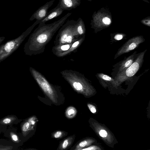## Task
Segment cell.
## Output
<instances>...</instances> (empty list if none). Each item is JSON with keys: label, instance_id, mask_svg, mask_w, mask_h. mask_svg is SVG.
<instances>
[{"label": "cell", "instance_id": "cell-10", "mask_svg": "<svg viewBox=\"0 0 150 150\" xmlns=\"http://www.w3.org/2000/svg\"><path fill=\"white\" fill-rule=\"evenodd\" d=\"M63 11L64 10L60 7L59 4H58L56 7L48 12L46 16L40 20L39 23H45L46 22L59 16Z\"/></svg>", "mask_w": 150, "mask_h": 150}, {"label": "cell", "instance_id": "cell-2", "mask_svg": "<svg viewBox=\"0 0 150 150\" xmlns=\"http://www.w3.org/2000/svg\"><path fill=\"white\" fill-rule=\"evenodd\" d=\"M76 21H68L60 29L55 40L54 46L71 44L79 39L80 36L78 34L76 28Z\"/></svg>", "mask_w": 150, "mask_h": 150}, {"label": "cell", "instance_id": "cell-23", "mask_svg": "<svg viewBox=\"0 0 150 150\" xmlns=\"http://www.w3.org/2000/svg\"><path fill=\"white\" fill-rule=\"evenodd\" d=\"M99 134L100 137H105L107 135V132L105 130L102 129L99 132Z\"/></svg>", "mask_w": 150, "mask_h": 150}, {"label": "cell", "instance_id": "cell-13", "mask_svg": "<svg viewBox=\"0 0 150 150\" xmlns=\"http://www.w3.org/2000/svg\"><path fill=\"white\" fill-rule=\"evenodd\" d=\"M84 38L82 37L77 40L74 42L72 43L70 48L67 51L63 52L59 55V56H62L69 54L70 53L74 52V51L76 50L78 47L80 45L81 43L83 42Z\"/></svg>", "mask_w": 150, "mask_h": 150}, {"label": "cell", "instance_id": "cell-6", "mask_svg": "<svg viewBox=\"0 0 150 150\" xmlns=\"http://www.w3.org/2000/svg\"><path fill=\"white\" fill-rule=\"evenodd\" d=\"M146 51L140 53L132 64L126 70L117 74L115 81L122 82L134 76L141 67Z\"/></svg>", "mask_w": 150, "mask_h": 150}, {"label": "cell", "instance_id": "cell-19", "mask_svg": "<svg viewBox=\"0 0 150 150\" xmlns=\"http://www.w3.org/2000/svg\"><path fill=\"white\" fill-rule=\"evenodd\" d=\"M37 121L38 120L36 117L34 116L29 119L28 122L31 125L34 126L36 124Z\"/></svg>", "mask_w": 150, "mask_h": 150}, {"label": "cell", "instance_id": "cell-26", "mask_svg": "<svg viewBox=\"0 0 150 150\" xmlns=\"http://www.w3.org/2000/svg\"><path fill=\"white\" fill-rule=\"evenodd\" d=\"M97 147L95 146H91L87 148H83L82 149V150H96L97 149L96 148Z\"/></svg>", "mask_w": 150, "mask_h": 150}, {"label": "cell", "instance_id": "cell-11", "mask_svg": "<svg viewBox=\"0 0 150 150\" xmlns=\"http://www.w3.org/2000/svg\"><path fill=\"white\" fill-rule=\"evenodd\" d=\"M136 54V52H135L121 63L118 69L117 74L120 73L126 70L132 64L135 60Z\"/></svg>", "mask_w": 150, "mask_h": 150}, {"label": "cell", "instance_id": "cell-9", "mask_svg": "<svg viewBox=\"0 0 150 150\" xmlns=\"http://www.w3.org/2000/svg\"><path fill=\"white\" fill-rule=\"evenodd\" d=\"M81 3V0H59L58 4L64 10H70L76 8Z\"/></svg>", "mask_w": 150, "mask_h": 150}, {"label": "cell", "instance_id": "cell-16", "mask_svg": "<svg viewBox=\"0 0 150 150\" xmlns=\"http://www.w3.org/2000/svg\"><path fill=\"white\" fill-rule=\"evenodd\" d=\"M91 143V141L89 140H83L77 144L74 149L81 150L86 146H88Z\"/></svg>", "mask_w": 150, "mask_h": 150}, {"label": "cell", "instance_id": "cell-17", "mask_svg": "<svg viewBox=\"0 0 150 150\" xmlns=\"http://www.w3.org/2000/svg\"><path fill=\"white\" fill-rule=\"evenodd\" d=\"M67 135V133L61 130H57L51 134L52 137L55 139H61Z\"/></svg>", "mask_w": 150, "mask_h": 150}, {"label": "cell", "instance_id": "cell-15", "mask_svg": "<svg viewBox=\"0 0 150 150\" xmlns=\"http://www.w3.org/2000/svg\"><path fill=\"white\" fill-rule=\"evenodd\" d=\"M77 113V110L74 107L70 106L66 110L65 115L67 118L71 119L73 118L76 116Z\"/></svg>", "mask_w": 150, "mask_h": 150}, {"label": "cell", "instance_id": "cell-14", "mask_svg": "<svg viewBox=\"0 0 150 150\" xmlns=\"http://www.w3.org/2000/svg\"><path fill=\"white\" fill-rule=\"evenodd\" d=\"M76 26L77 32L79 35L81 36L85 34V27L81 18H79L76 21Z\"/></svg>", "mask_w": 150, "mask_h": 150}, {"label": "cell", "instance_id": "cell-12", "mask_svg": "<svg viewBox=\"0 0 150 150\" xmlns=\"http://www.w3.org/2000/svg\"><path fill=\"white\" fill-rule=\"evenodd\" d=\"M75 137L74 134L64 139L60 143L57 150H64L67 149L72 144Z\"/></svg>", "mask_w": 150, "mask_h": 150}, {"label": "cell", "instance_id": "cell-3", "mask_svg": "<svg viewBox=\"0 0 150 150\" xmlns=\"http://www.w3.org/2000/svg\"><path fill=\"white\" fill-rule=\"evenodd\" d=\"M39 21L36 20L31 26L18 37L8 40L0 45V62L5 60L18 48L34 27L39 23Z\"/></svg>", "mask_w": 150, "mask_h": 150}, {"label": "cell", "instance_id": "cell-7", "mask_svg": "<svg viewBox=\"0 0 150 150\" xmlns=\"http://www.w3.org/2000/svg\"><path fill=\"white\" fill-rule=\"evenodd\" d=\"M144 39L142 36H137L129 40L118 50L115 54L114 59L124 54L127 53L132 51L143 42Z\"/></svg>", "mask_w": 150, "mask_h": 150}, {"label": "cell", "instance_id": "cell-27", "mask_svg": "<svg viewBox=\"0 0 150 150\" xmlns=\"http://www.w3.org/2000/svg\"><path fill=\"white\" fill-rule=\"evenodd\" d=\"M11 137L12 140L15 141L16 142L18 140V138L17 136L14 134H11Z\"/></svg>", "mask_w": 150, "mask_h": 150}, {"label": "cell", "instance_id": "cell-4", "mask_svg": "<svg viewBox=\"0 0 150 150\" xmlns=\"http://www.w3.org/2000/svg\"><path fill=\"white\" fill-rule=\"evenodd\" d=\"M63 77L76 92L87 94L88 87L84 77L76 71L66 70L61 72Z\"/></svg>", "mask_w": 150, "mask_h": 150}, {"label": "cell", "instance_id": "cell-18", "mask_svg": "<svg viewBox=\"0 0 150 150\" xmlns=\"http://www.w3.org/2000/svg\"><path fill=\"white\" fill-rule=\"evenodd\" d=\"M98 76L101 79L108 81H114V80L112 79L110 76L103 73H99L98 74Z\"/></svg>", "mask_w": 150, "mask_h": 150}, {"label": "cell", "instance_id": "cell-8", "mask_svg": "<svg viewBox=\"0 0 150 150\" xmlns=\"http://www.w3.org/2000/svg\"><path fill=\"white\" fill-rule=\"evenodd\" d=\"M55 0H52L39 8L32 15L29 20L32 21L36 19L40 21L45 18L48 13V10L54 4Z\"/></svg>", "mask_w": 150, "mask_h": 150}, {"label": "cell", "instance_id": "cell-21", "mask_svg": "<svg viewBox=\"0 0 150 150\" xmlns=\"http://www.w3.org/2000/svg\"><path fill=\"white\" fill-rule=\"evenodd\" d=\"M87 105L89 109L92 113H95L96 112V109L94 105L90 104H88Z\"/></svg>", "mask_w": 150, "mask_h": 150}, {"label": "cell", "instance_id": "cell-20", "mask_svg": "<svg viewBox=\"0 0 150 150\" xmlns=\"http://www.w3.org/2000/svg\"><path fill=\"white\" fill-rule=\"evenodd\" d=\"M30 125H31L28 122H25L22 127L23 131L24 132L27 131L30 129Z\"/></svg>", "mask_w": 150, "mask_h": 150}, {"label": "cell", "instance_id": "cell-25", "mask_svg": "<svg viewBox=\"0 0 150 150\" xmlns=\"http://www.w3.org/2000/svg\"><path fill=\"white\" fill-rule=\"evenodd\" d=\"M11 121V118L9 117L6 118L2 121V122L5 124H7L10 123Z\"/></svg>", "mask_w": 150, "mask_h": 150}, {"label": "cell", "instance_id": "cell-5", "mask_svg": "<svg viewBox=\"0 0 150 150\" xmlns=\"http://www.w3.org/2000/svg\"><path fill=\"white\" fill-rule=\"evenodd\" d=\"M29 70L44 93L53 103L57 104L58 96L55 86L50 83L41 74L33 67H30Z\"/></svg>", "mask_w": 150, "mask_h": 150}, {"label": "cell", "instance_id": "cell-22", "mask_svg": "<svg viewBox=\"0 0 150 150\" xmlns=\"http://www.w3.org/2000/svg\"><path fill=\"white\" fill-rule=\"evenodd\" d=\"M103 23L105 25H109L111 23L110 19L108 17L104 18L102 20Z\"/></svg>", "mask_w": 150, "mask_h": 150}, {"label": "cell", "instance_id": "cell-28", "mask_svg": "<svg viewBox=\"0 0 150 150\" xmlns=\"http://www.w3.org/2000/svg\"><path fill=\"white\" fill-rule=\"evenodd\" d=\"M5 39L4 37H0V44Z\"/></svg>", "mask_w": 150, "mask_h": 150}, {"label": "cell", "instance_id": "cell-1", "mask_svg": "<svg viewBox=\"0 0 150 150\" xmlns=\"http://www.w3.org/2000/svg\"><path fill=\"white\" fill-rule=\"evenodd\" d=\"M71 14L68 13L58 20L49 24L39 23L24 45L25 54L32 56L43 53L54 34Z\"/></svg>", "mask_w": 150, "mask_h": 150}, {"label": "cell", "instance_id": "cell-24", "mask_svg": "<svg viewBox=\"0 0 150 150\" xmlns=\"http://www.w3.org/2000/svg\"><path fill=\"white\" fill-rule=\"evenodd\" d=\"M123 37V35L121 34H116L114 37L115 40H120L122 39Z\"/></svg>", "mask_w": 150, "mask_h": 150}, {"label": "cell", "instance_id": "cell-29", "mask_svg": "<svg viewBox=\"0 0 150 150\" xmlns=\"http://www.w3.org/2000/svg\"></svg>", "mask_w": 150, "mask_h": 150}]
</instances>
